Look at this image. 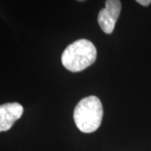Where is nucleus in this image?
Listing matches in <instances>:
<instances>
[{
    "label": "nucleus",
    "mask_w": 151,
    "mask_h": 151,
    "mask_svg": "<svg viewBox=\"0 0 151 151\" xmlns=\"http://www.w3.org/2000/svg\"><path fill=\"white\" fill-rule=\"evenodd\" d=\"M103 116L102 103L95 96L86 97L78 103L74 109V121L82 133H93L100 127Z\"/></svg>",
    "instance_id": "f03ea898"
},
{
    "label": "nucleus",
    "mask_w": 151,
    "mask_h": 151,
    "mask_svg": "<svg viewBox=\"0 0 151 151\" xmlns=\"http://www.w3.org/2000/svg\"><path fill=\"white\" fill-rule=\"evenodd\" d=\"M24 108L18 103H9L0 106V132L8 131L19 119H20Z\"/></svg>",
    "instance_id": "20e7f679"
},
{
    "label": "nucleus",
    "mask_w": 151,
    "mask_h": 151,
    "mask_svg": "<svg viewBox=\"0 0 151 151\" xmlns=\"http://www.w3.org/2000/svg\"><path fill=\"white\" fill-rule=\"evenodd\" d=\"M135 1L143 6H148L151 4V0H135Z\"/></svg>",
    "instance_id": "39448f33"
},
{
    "label": "nucleus",
    "mask_w": 151,
    "mask_h": 151,
    "mask_svg": "<svg viewBox=\"0 0 151 151\" xmlns=\"http://www.w3.org/2000/svg\"><path fill=\"white\" fill-rule=\"evenodd\" d=\"M97 59V49L88 40L81 39L69 45L61 55V62L71 72L85 70Z\"/></svg>",
    "instance_id": "f257e3e1"
},
{
    "label": "nucleus",
    "mask_w": 151,
    "mask_h": 151,
    "mask_svg": "<svg viewBox=\"0 0 151 151\" xmlns=\"http://www.w3.org/2000/svg\"><path fill=\"white\" fill-rule=\"evenodd\" d=\"M77 1H79V2H83V1H85V0H77Z\"/></svg>",
    "instance_id": "423d86ee"
},
{
    "label": "nucleus",
    "mask_w": 151,
    "mask_h": 151,
    "mask_svg": "<svg viewBox=\"0 0 151 151\" xmlns=\"http://www.w3.org/2000/svg\"><path fill=\"white\" fill-rule=\"evenodd\" d=\"M120 0H106L105 8L102 9L97 17V22L100 28L106 34L113 32L116 22L121 12Z\"/></svg>",
    "instance_id": "7ed1b4c3"
}]
</instances>
